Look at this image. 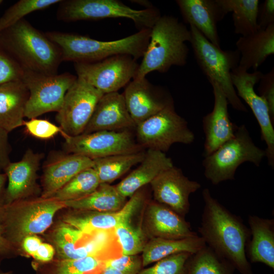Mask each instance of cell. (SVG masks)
Returning <instances> with one entry per match:
<instances>
[{
    "label": "cell",
    "instance_id": "obj_30",
    "mask_svg": "<svg viewBox=\"0 0 274 274\" xmlns=\"http://www.w3.org/2000/svg\"><path fill=\"white\" fill-rule=\"evenodd\" d=\"M126 202V198L118 192L115 186L100 184L90 194L63 203L66 207L82 211L110 212L120 210Z\"/></svg>",
    "mask_w": 274,
    "mask_h": 274
},
{
    "label": "cell",
    "instance_id": "obj_31",
    "mask_svg": "<svg viewBox=\"0 0 274 274\" xmlns=\"http://www.w3.org/2000/svg\"><path fill=\"white\" fill-rule=\"evenodd\" d=\"M226 15L232 12L234 32L241 36L252 34L259 29L257 17L258 0H218Z\"/></svg>",
    "mask_w": 274,
    "mask_h": 274
},
{
    "label": "cell",
    "instance_id": "obj_27",
    "mask_svg": "<svg viewBox=\"0 0 274 274\" xmlns=\"http://www.w3.org/2000/svg\"><path fill=\"white\" fill-rule=\"evenodd\" d=\"M29 92L22 80L0 86V128L8 133L23 125Z\"/></svg>",
    "mask_w": 274,
    "mask_h": 274
},
{
    "label": "cell",
    "instance_id": "obj_14",
    "mask_svg": "<svg viewBox=\"0 0 274 274\" xmlns=\"http://www.w3.org/2000/svg\"><path fill=\"white\" fill-rule=\"evenodd\" d=\"M263 74L258 71L249 73L238 66L231 73L233 85L239 97L252 110L259 125L261 138L266 145V157L268 163L274 167V129L269 109L265 100L254 90Z\"/></svg>",
    "mask_w": 274,
    "mask_h": 274
},
{
    "label": "cell",
    "instance_id": "obj_3",
    "mask_svg": "<svg viewBox=\"0 0 274 274\" xmlns=\"http://www.w3.org/2000/svg\"><path fill=\"white\" fill-rule=\"evenodd\" d=\"M190 29L178 18L163 15L151 29L149 42L135 78L146 77L152 72L166 73L172 66L187 63L190 42Z\"/></svg>",
    "mask_w": 274,
    "mask_h": 274
},
{
    "label": "cell",
    "instance_id": "obj_19",
    "mask_svg": "<svg viewBox=\"0 0 274 274\" xmlns=\"http://www.w3.org/2000/svg\"><path fill=\"white\" fill-rule=\"evenodd\" d=\"M122 93L104 94L98 101L83 133L98 131H122L135 128Z\"/></svg>",
    "mask_w": 274,
    "mask_h": 274
},
{
    "label": "cell",
    "instance_id": "obj_16",
    "mask_svg": "<svg viewBox=\"0 0 274 274\" xmlns=\"http://www.w3.org/2000/svg\"><path fill=\"white\" fill-rule=\"evenodd\" d=\"M150 185L156 202L183 217L189 210L190 195L201 187L199 183L189 180L174 165L160 174Z\"/></svg>",
    "mask_w": 274,
    "mask_h": 274
},
{
    "label": "cell",
    "instance_id": "obj_51",
    "mask_svg": "<svg viewBox=\"0 0 274 274\" xmlns=\"http://www.w3.org/2000/svg\"><path fill=\"white\" fill-rule=\"evenodd\" d=\"M0 274H11V272H4L0 271Z\"/></svg>",
    "mask_w": 274,
    "mask_h": 274
},
{
    "label": "cell",
    "instance_id": "obj_17",
    "mask_svg": "<svg viewBox=\"0 0 274 274\" xmlns=\"http://www.w3.org/2000/svg\"><path fill=\"white\" fill-rule=\"evenodd\" d=\"M145 199V194L141 189L130 197L129 200L117 211H84L68 215L63 221L87 233L97 230H113L122 223L131 220Z\"/></svg>",
    "mask_w": 274,
    "mask_h": 274
},
{
    "label": "cell",
    "instance_id": "obj_32",
    "mask_svg": "<svg viewBox=\"0 0 274 274\" xmlns=\"http://www.w3.org/2000/svg\"><path fill=\"white\" fill-rule=\"evenodd\" d=\"M144 150L132 153L118 154L92 160V168L100 184H110L118 179L133 166L144 159Z\"/></svg>",
    "mask_w": 274,
    "mask_h": 274
},
{
    "label": "cell",
    "instance_id": "obj_29",
    "mask_svg": "<svg viewBox=\"0 0 274 274\" xmlns=\"http://www.w3.org/2000/svg\"><path fill=\"white\" fill-rule=\"evenodd\" d=\"M206 245L203 239L198 235L178 239L153 237L146 243L142 252L143 266L175 254L195 253Z\"/></svg>",
    "mask_w": 274,
    "mask_h": 274
},
{
    "label": "cell",
    "instance_id": "obj_44",
    "mask_svg": "<svg viewBox=\"0 0 274 274\" xmlns=\"http://www.w3.org/2000/svg\"><path fill=\"white\" fill-rule=\"evenodd\" d=\"M8 132L0 128V168H4L10 162Z\"/></svg>",
    "mask_w": 274,
    "mask_h": 274
},
{
    "label": "cell",
    "instance_id": "obj_7",
    "mask_svg": "<svg viewBox=\"0 0 274 274\" xmlns=\"http://www.w3.org/2000/svg\"><path fill=\"white\" fill-rule=\"evenodd\" d=\"M65 207L63 202L52 198L5 205L0 213V225L4 235L12 243L22 241L25 237L44 232L52 224L54 215Z\"/></svg>",
    "mask_w": 274,
    "mask_h": 274
},
{
    "label": "cell",
    "instance_id": "obj_5",
    "mask_svg": "<svg viewBox=\"0 0 274 274\" xmlns=\"http://www.w3.org/2000/svg\"><path fill=\"white\" fill-rule=\"evenodd\" d=\"M191 44L194 55L200 68L210 83H216L222 89L228 103L237 111L247 109L238 96L233 85L231 73L236 68L240 54L235 50H223L207 40L195 27L190 25Z\"/></svg>",
    "mask_w": 274,
    "mask_h": 274
},
{
    "label": "cell",
    "instance_id": "obj_37",
    "mask_svg": "<svg viewBox=\"0 0 274 274\" xmlns=\"http://www.w3.org/2000/svg\"><path fill=\"white\" fill-rule=\"evenodd\" d=\"M122 255H138L142 252L146 243L142 230L133 226L130 220L122 223L114 229Z\"/></svg>",
    "mask_w": 274,
    "mask_h": 274
},
{
    "label": "cell",
    "instance_id": "obj_18",
    "mask_svg": "<svg viewBox=\"0 0 274 274\" xmlns=\"http://www.w3.org/2000/svg\"><path fill=\"white\" fill-rule=\"evenodd\" d=\"M214 97L213 110L202 118L205 135L203 156L210 155L234 135L237 126L230 120L228 100L221 87L212 82Z\"/></svg>",
    "mask_w": 274,
    "mask_h": 274
},
{
    "label": "cell",
    "instance_id": "obj_23",
    "mask_svg": "<svg viewBox=\"0 0 274 274\" xmlns=\"http://www.w3.org/2000/svg\"><path fill=\"white\" fill-rule=\"evenodd\" d=\"M53 240L60 260L101 256L105 249L96 241L93 232L85 233L64 222L54 230Z\"/></svg>",
    "mask_w": 274,
    "mask_h": 274
},
{
    "label": "cell",
    "instance_id": "obj_11",
    "mask_svg": "<svg viewBox=\"0 0 274 274\" xmlns=\"http://www.w3.org/2000/svg\"><path fill=\"white\" fill-rule=\"evenodd\" d=\"M128 54H118L89 63H74L77 77L104 94L118 92L137 73L139 64Z\"/></svg>",
    "mask_w": 274,
    "mask_h": 274
},
{
    "label": "cell",
    "instance_id": "obj_10",
    "mask_svg": "<svg viewBox=\"0 0 274 274\" xmlns=\"http://www.w3.org/2000/svg\"><path fill=\"white\" fill-rule=\"evenodd\" d=\"M77 78L68 73L48 75L24 70L22 81L29 92L24 117L30 119L46 113L57 112Z\"/></svg>",
    "mask_w": 274,
    "mask_h": 274
},
{
    "label": "cell",
    "instance_id": "obj_52",
    "mask_svg": "<svg viewBox=\"0 0 274 274\" xmlns=\"http://www.w3.org/2000/svg\"><path fill=\"white\" fill-rule=\"evenodd\" d=\"M2 1L0 0V4L2 3Z\"/></svg>",
    "mask_w": 274,
    "mask_h": 274
},
{
    "label": "cell",
    "instance_id": "obj_1",
    "mask_svg": "<svg viewBox=\"0 0 274 274\" xmlns=\"http://www.w3.org/2000/svg\"><path fill=\"white\" fill-rule=\"evenodd\" d=\"M204 202L198 232L206 245L228 261L241 274H253L246 249L249 228L240 217L231 213L212 195L202 192Z\"/></svg>",
    "mask_w": 274,
    "mask_h": 274
},
{
    "label": "cell",
    "instance_id": "obj_26",
    "mask_svg": "<svg viewBox=\"0 0 274 274\" xmlns=\"http://www.w3.org/2000/svg\"><path fill=\"white\" fill-rule=\"evenodd\" d=\"M250 238L246 246L251 263L260 262L274 269V220L249 215Z\"/></svg>",
    "mask_w": 274,
    "mask_h": 274
},
{
    "label": "cell",
    "instance_id": "obj_40",
    "mask_svg": "<svg viewBox=\"0 0 274 274\" xmlns=\"http://www.w3.org/2000/svg\"><path fill=\"white\" fill-rule=\"evenodd\" d=\"M105 266L122 274H138L143 267L142 257L138 255H122L118 257L108 258L106 260Z\"/></svg>",
    "mask_w": 274,
    "mask_h": 274
},
{
    "label": "cell",
    "instance_id": "obj_50",
    "mask_svg": "<svg viewBox=\"0 0 274 274\" xmlns=\"http://www.w3.org/2000/svg\"><path fill=\"white\" fill-rule=\"evenodd\" d=\"M99 274H122V273L111 267L105 266L104 268L102 269V270L100 272Z\"/></svg>",
    "mask_w": 274,
    "mask_h": 274
},
{
    "label": "cell",
    "instance_id": "obj_39",
    "mask_svg": "<svg viewBox=\"0 0 274 274\" xmlns=\"http://www.w3.org/2000/svg\"><path fill=\"white\" fill-rule=\"evenodd\" d=\"M23 67L4 49L0 47V86L22 80Z\"/></svg>",
    "mask_w": 274,
    "mask_h": 274
},
{
    "label": "cell",
    "instance_id": "obj_12",
    "mask_svg": "<svg viewBox=\"0 0 274 274\" xmlns=\"http://www.w3.org/2000/svg\"><path fill=\"white\" fill-rule=\"evenodd\" d=\"M66 153L80 155L92 160L144 150L130 130L98 131L71 136L62 135Z\"/></svg>",
    "mask_w": 274,
    "mask_h": 274
},
{
    "label": "cell",
    "instance_id": "obj_28",
    "mask_svg": "<svg viewBox=\"0 0 274 274\" xmlns=\"http://www.w3.org/2000/svg\"><path fill=\"white\" fill-rule=\"evenodd\" d=\"M236 46L241 56L238 66L246 71L257 70L268 57L274 54V24L252 34L241 36Z\"/></svg>",
    "mask_w": 274,
    "mask_h": 274
},
{
    "label": "cell",
    "instance_id": "obj_47",
    "mask_svg": "<svg viewBox=\"0 0 274 274\" xmlns=\"http://www.w3.org/2000/svg\"><path fill=\"white\" fill-rule=\"evenodd\" d=\"M12 248V245L4 236L3 229L0 225V257L7 256Z\"/></svg>",
    "mask_w": 274,
    "mask_h": 274
},
{
    "label": "cell",
    "instance_id": "obj_48",
    "mask_svg": "<svg viewBox=\"0 0 274 274\" xmlns=\"http://www.w3.org/2000/svg\"><path fill=\"white\" fill-rule=\"evenodd\" d=\"M7 179L5 174H0V213L5 206V194H3V192Z\"/></svg>",
    "mask_w": 274,
    "mask_h": 274
},
{
    "label": "cell",
    "instance_id": "obj_13",
    "mask_svg": "<svg viewBox=\"0 0 274 274\" xmlns=\"http://www.w3.org/2000/svg\"><path fill=\"white\" fill-rule=\"evenodd\" d=\"M104 94L77 77L65 94L56 120L62 135L74 136L83 133L101 96Z\"/></svg>",
    "mask_w": 274,
    "mask_h": 274
},
{
    "label": "cell",
    "instance_id": "obj_6",
    "mask_svg": "<svg viewBox=\"0 0 274 274\" xmlns=\"http://www.w3.org/2000/svg\"><path fill=\"white\" fill-rule=\"evenodd\" d=\"M266 152L253 141L245 125L238 126L234 135L219 147L202 161L204 174L216 185L234 179L237 167L245 162L259 166Z\"/></svg>",
    "mask_w": 274,
    "mask_h": 274
},
{
    "label": "cell",
    "instance_id": "obj_2",
    "mask_svg": "<svg viewBox=\"0 0 274 274\" xmlns=\"http://www.w3.org/2000/svg\"><path fill=\"white\" fill-rule=\"evenodd\" d=\"M0 47L24 70L56 74L62 61L59 47L24 19L0 33Z\"/></svg>",
    "mask_w": 274,
    "mask_h": 274
},
{
    "label": "cell",
    "instance_id": "obj_25",
    "mask_svg": "<svg viewBox=\"0 0 274 274\" xmlns=\"http://www.w3.org/2000/svg\"><path fill=\"white\" fill-rule=\"evenodd\" d=\"M140 165L116 185L118 192L127 198L150 183L162 172L174 166L165 153L147 149Z\"/></svg>",
    "mask_w": 274,
    "mask_h": 274
},
{
    "label": "cell",
    "instance_id": "obj_35",
    "mask_svg": "<svg viewBox=\"0 0 274 274\" xmlns=\"http://www.w3.org/2000/svg\"><path fill=\"white\" fill-rule=\"evenodd\" d=\"M60 0H20L9 7L0 18V33L24 19L27 15L59 3Z\"/></svg>",
    "mask_w": 274,
    "mask_h": 274
},
{
    "label": "cell",
    "instance_id": "obj_46",
    "mask_svg": "<svg viewBox=\"0 0 274 274\" xmlns=\"http://www.w3.org/2000/svg\"><path fill=\"white\" fill-rule=\"evenodd\" d=\"M41 244V239L35 235L27 236L22 239L23 249L32 256L34 255Z\"/></svg>",
    "mask_w": 274,
    "mask_h": 274
},
{
    "label": "cell",
    "instance_id": "obj_38",
    "mask_svg": "<svg viewBox=\"0 0 274 274\" xmlns=\"http://www.w3.org/2000/svg\"><path fill=\"white\" fill-rule=\"evenodd\" d=\"M192 254L182 252L164 258L138 274H186L188 261Z\"/></svg>",
    "mask_w": 274,
    "mask_h": 274
},
{
    "label": "cell",
    "instance_id": "obj_4",
    "mask_svg": "<svg viewBox=\"0 0 274 274\" xmlns=\"http://www.w3.org/2000/svg\"><path fill=\"white\" fill-rule=\"evenodd\" d=\"M45 34L59 47L62 61L89 63L118 54H128L136 60L143 57L149 42L151 29H141L127 37L111 41L59 31Z\"/></svg>",
    "mask_w": 274,
    "mask_h": 274
},
{
    "label": "cell",
    "instance_id": "obj_34",
    "mask_svg": "<svg viewBox=\"0 0 274 274\" xmlns=\"http://www.w3.org/2000/svg\"><path fill=\"white\" fill-rule=\"evenodd\" d=\"M100 184L94 169L88 168L77 174L50 197L61 202L78 199L93 192Z\"/></svg>",
    "mask_w": 274,
    "mask_h": 274
},
{
    "label": "cell",
    "instance_id": "obj_42",
    "mask_svg": "<svg viewBox=\"0 0 274 274\" xmlns=\"http://www.w3.org/2000/svg\"><path fill=\"white\" fill-rule=\"evenodd\" d=\"M259 82L258 90L259 95L266 101L274 123V68L268 73L263 74Z\"/></svg>",
    "mask_w": 274,
    "mask_h": 274
},
{
    "label": "cell",
    "instance_id": "obj_36",
    "mask_svg": "<svg viewBox=\"0 0 274 274\" xmlns=\"http://www.w3.org/2000/svg\"><path fill=\"white\" fill-rule=\"evenodd\" d=\"M107 259L90 256L76 259L60 260L53 274H99L105 267Z\"/></svg>",
    "mask_w": 274,
    "mask_h": 274
},
{
    "label": "cell",
    "instance_id": "obj_49",
    "mask_svg": "<svg viewBox=\"0 0 274 274\" xmlns=\"http://www.w3.org/2000/svg\"><path fill=\"white\" fill-rule=\"evenodd\" d=\"M132 3L137 4L138 5H141V6H143L145 7V9H151L154 8L152 4L146 0H135V1H132Z\"/></svg>",
    "mask_w": 274,
    "mask_h": 274
},
{
    "label": "cell",
    "instance_id": "obj_41",
    "mask_svg": "<svg viewBox=\"0 0 274 274\" xmlns=\"http://www.w3.org/2000/svg\"><path fill=\"white\" fill-rule=\"evenodd\" d=\"M23 125L30 134L41 139H50L59 132L63 133L60 127L44 119L32 118L24 121Z\"/></svg>",
    "mask_w": 274,
    "mask_h": 274
},
{
    "label": "cell",
    "instance_id": "obj_20",
    "mask_svg": "<svg viewBox=\"0 0 274 274\" xmlns=\"http://www.w3.org/2000/svg\"><path fill=\"white\" fill-rule=\"evenodd\" d=\"M186 23L195 27L214 45L220 47L217 23L225 16L218 0H177Z\"/></svg>",
    "mask_w": 274,
    "mask_h": 274
},
{
    "label": "cell",
    "instance_id": "obj_21",
    "mask_svg": "<svg viewBox=\"0 0 274 274\" xmlns=\"http://www.w3.org/2000/svg\"><path fill=\"white\" fill-rule=\"evenodd\" d=\"M92 166V159L78 154L64 153L50 157L43 168V197H50L79 173Z\"/></svg>",
    "mask_w": 274,
    "mask_h": 274
},
{
    "label": "cell",
    "instance_id": "obj_33",
    "mask_svg": "<svg viewBox=\"0 0 274 274\" xmlns=\"http://www.w3.org/2000/svg\"><path fill=\"white\" fill-rule=\"evenodd\" d=\"M235 270L228 261L206 245L190 257L186 274H233Z\"/></svg>",
    "mask_w": 274,
    "mask_h": 274
},
{
    "label": "cell",
    "instance_id": "obj_9",
    "mask_svg": "<svg viewBox=\"0 0 274 274\" xmlns=\"http://www.w3.org/2000/svg\"><path fill=\"white\" fill-rule=\"evenodd\" d=\"M135 130L136 141L143 149L164 153L175 143L189 145L195 139L187 122L176 112L174 105L140 123Z\"/></svg>",
    "mask_w": 274,
    "mask_h": 274
},
{
    "label": "cell",
    "instance_id": "obj_43",
    "mask_svg": "<svg viewBox=\"0 0 274 274\" xmlns=\"http://www.w3.org/2000/svg\"><path fill=\"white\" fill-rule=\"evenodd\" d=\"M259 29H264L274 24V1L265 0L259 5L257 17Z\"/></svg>",
    "mask_w": 274,
    "mask_h": 274
},
{
    "label": "cell",
    "instance_id": "obj_45",
    "mask_svg": "<svg viewBox=\"0 0 274 274\" xmlns=\"http://www.w3.org/2000/svg\"><path fill=\"white\" fill-rule=\"evenodd\" d=\"M54 253L55 249L52 245L42 243L32 257L39 261L48 262L52 259Z\"/></svg>",
    "mask_w": 274,
    "mask_h": 274
},
{
    "label": "cell",
    "instance_id": "obj_24",
    "mask_svg": "<svg viewBox=\"0 0 274 274\" xmlns=\"http://www.w3.org/2000/svg\"><path fill=\"white\" fill-rule=\"evenodd\" d=\"M147 224L153 237L178 239L198 235L184 217L156 201L148 207Z\"/></svg>",
    "mask_w": 274,
    "mask_h": 274
},
{
    "label": "cell",
    "instance_id": "obj_15",
    "mask_svg": "<svg viewBox=\"0 0 274 274\" xmlns=\"http://www.w3.org/2000/svg\"><path fill=\"white\" fill-rule=\"evenodd\" d=\"M122 94L135 126L174 105L172 95L165 88L152 84L146 77L133 79Z\"/></svg>",
    "mask_w": 274,
    "mask_h": 274
},
{
    "label": "cell",
    "instance_id": "obj_22",
    "mask_svg": "<svg viewBox=\"0 0 274 274\" xmlns=\"http://www.w3.org/2000/svg\"><path fill=\"white\" fill-rule=\"evenodd\" d=\"M43 157L42 153H35L27 149L21 160L10 162L4 168L8 179L5 192V205L15 202L26 195L33 187Z\"/></svg>",
    "mask_w": 274,
    "mask_h": 274
},
{
    "label": "cell",
    "instance_id": "obj_8",
    "mask_svg": "<svg viewBox=\"0 0 274 274\" xmlns=\"http://www.w3.org/2000/svg\"><path fill=\"white\" fill-rule=\"evenodd\" d=\"M161 16L155 7L137 10L117 0L61 1L57 13V19L65 22L127 18L140 30L151 29Z\"/></svg>",
    "mask_w": 274,
    "mask_h": 274
}]
</instances>
